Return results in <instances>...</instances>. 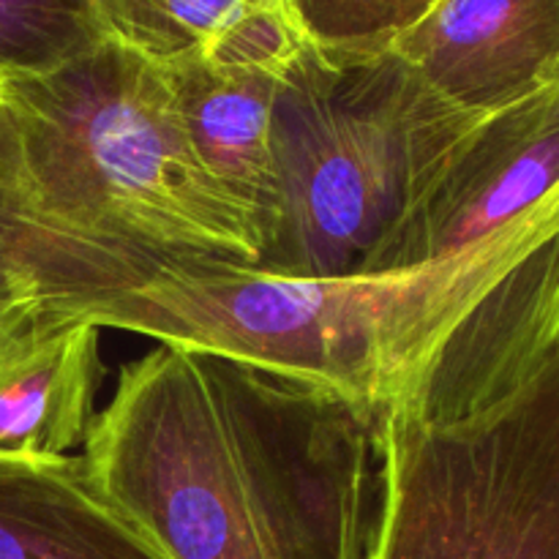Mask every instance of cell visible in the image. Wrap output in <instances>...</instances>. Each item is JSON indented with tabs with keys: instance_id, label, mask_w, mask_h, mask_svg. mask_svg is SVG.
<instances>
[{
	"instance_id": "obj_1",
	"label": "cell",
	"mask_w": 559,
	"mask_h": 559,
	"mask_svg": "<svg viewBox=\"0 0 559 559\" xmlns=\"http://www.w3.org/2000/svg\"><path fill=\"white\" fill-rule=\"evenodd\" d=\"M76 314L320 388L371 418L453 424L559 344V202L415 271L287 278L183 257Z\"/></svg>"
},
{
	"instance_id": "obj_2",
	"label": "cell",
	"mask_w": 559,
	"mask_h": 559,
	"mask_svg": "<svg viewBox=\"0 0 559 559\" xmlns=\"http://www.w3.org/2000/svg\"><path fill=\"white\" fill-rule=\"evenodd\" d=\"M104 497L167 559H369L374 418L222 355L158 344L85 437Z\"/></svg>"
},
{
	"instance_id": "obj_3",
	"label": "cell",
	"mask_w": 559,
	"mask_h": 559,
	"mask_svg": "<svg viewBox=\"0 0 559 559\" xmlns=\"http://www.w3.org/2000/svg\"><path fill=\"white\" fill-rule=\"evenodd\" d=\"M27 200L120 249L254 267L260 227L207 175L164 69L104 38L52 71L0 80Z\"/></svg>"
},
{
	"instance_id": "obj_4",
	"label": "cell",
	"mask_w": 559,
	"mask_h": 559,
	"mask_svg": "<svg viewBox=\"0 0 559 559\" xmlns=\"http://www.w3.org/2000/svg\"><path fill=\"white\" fill-rule=\"evenodd\" d=\"M480 115L448 104L402 55L306 41L278 76L273 200L251 271L360 276Z\"/></svg>"
},
{
	"instance_id": "obj_5",
	"label": "cell",
	"mask_w": 559,
	"mask_h": 559,
	"mask_svg": "<svg viewBox=\"0 0 559 559\" xmlns=\"http://www.w3.org/2000/svg\"><path fill=\"white\" fill-rule=\"evenodd\" d=\"M369 559H559V344L453 424L380 415Z\"/></svg>"
},
{
	"instance_id": "obj_6",
	"label": "cell",
	"mask_w": 559,
	"mask_h": 559,
	"mask_svg": "<svg viewBox=\"0 0 559 559\" xmlns=\"http://www.w3.org/2000/svg\"><path fill=\"white\" fill-rule=\"evenodd\" d=\"M559 202V82L484 115L445 153L360 276L431 265Z\"/></svg>"
},
{
	"instance_id": "obj_7",
	"label": "cell",
	"mask_w": 559,
	"mask_h": 559,
	"mask_svg": "<svg viewBox=\"0 0 559 559\" xmlns=\"http://www.w3.org/2000/svg\"><path fill=\"white\" fill-rule=\"evenodd\" d=\"M393 49L469 115L559 82V0H437Z\"/></svg>"
},
{
	"instance_id": "obj_8",
	"label": "cell",
	"mask_w": 559,
	"mask_h": 559,
	"mask_svg": "<svg viewBox=\"0 0 559 559\" xmlns=\"http://www.w3.org/2000/svg\"><path fill=\"white\" fill-rule=\"evenodd\" d=\"M98 333L85 317H38L0 331V453L66 456L96 420Z\"/></svg>"
},
{
	"instance_id": "obj_9",
	"label": "cell",
	"mask_w": 559,
	"mask_h": 559,
	"mask_svg": "<svg viewBox=\"0 0 559 559\" xmlns=\"http://www.w3.org/2000/svg\"><path fill=\"white\" fill-rule=\"evenodd\" d=\"M0 559H167L93 484L85 459L0 453Z\"/></svg>"
},
{
	"instance_id": "obj_10",
	"label": "cell",
	"mask_w": 559,
	"mask_h": 559,
	"mask_svg": "<svg viewBox=\"0 0 559 559\" xmlns=\"http://www.w3.org/2000/svg\"><path fill=\"white\" fill-rule=\"evenodd\" d=\"M162 69L197 158L257 218L262 243V224L273 200L271 120L278 76L227 69L202 55L173 60Z\"/></svg>"
},
{
	"instance_id": "obj_11",
	"label": "cell",
	"mask_w": 559,
	"mask_h": 559,
	"mask_svg": "<svg viewBox=\"0 0 559 559\" xmlns=\"http://www.w3.org/2000/svg\"><path fill=\"white\" fill-rule=\"evenodd\" d=\"M262 0H93L104 38L153 60L202 55Z\"/></svg>"
},
{
	"instance_id": "obj_12",
	"label": "cell",
	"mask_w": 559,
	"mask_h": 559,
	"mask_svg": "<svg viewBox=\"0 0 559 559\" xmlns=\"http://www.w3.org/2000/svg\"><path fill=\"white\" fill-rule=\"evenodd\" d=\"M102 41L93 0H0V80L52 71Z\"/></svg>"
},
{
	"instance_id": "obj_13",
	"label": "cell",
	"mask_w": 559,
	"mask_h": 559,
	"mask_svg": "<svg viewBox=\"0 0 559 559\" xmlns=\"http://www.w3.org/2000/svg\"><path fill=\"white\" fill-rule=\"evenodd\" d=\"M437 0H287L306 41L325 49H385Z\"/></svg>"
},
{
	"instance_id": "obj_14",
	"label": "cell",
	"mask_w": 559,
	"mask_h": 559,
	"mask_svg": "<svg viewBox=\"0 0 559 559\" xmlns=\"http://www.w3.org/2000/svg\"><path fill=\"white\" fill-rule=\"evenodd\" d=\"M306 36L300 33L287 0H262L233 22L202 58L216 66L243 71H265L282 76L298 58Z\"/></svg>"
},
{
	"instance_id": "obj_15",
	"label": "cell",
	"mask_w": 559,
	"mask_h": 559,
	"mask_svg": "<svg viewBox=\"0 0 559 559\" xmlns=\"http://www.w3.org/2000/svg\"><path fill=\"white\" fill-rule=\"evenodd\" d=\"M0 109H3V98H0Z\"/></svg>"
}]
</instances>
